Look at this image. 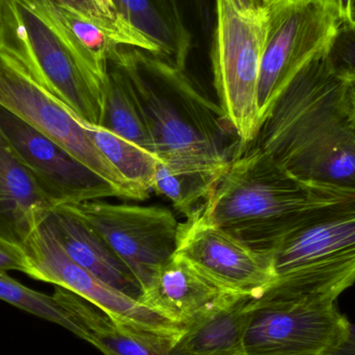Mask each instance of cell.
<instances>
[{
    "instance_id": "6da1fadb",
    "label": "cell",
    "mask_w": 355,
    "mask_h": 355,
    "mask_svg": "<svg viewBox=\"0 0 355 355\" xmlns=\"http://www.w3.org/2000/svg\"><path fill=\"white\" fill-rule=\"evenodd\" d=\"M325 52L292 77L250 146L304 183L355 194L349 83L331 72Z\"/></svg>"
},
{
    "instance_id": "7a4b0ae2",
    "label": "cell",
    "mask_w": 355,
    "mask_h": 355,
    "mask_svg": "<svg viewBox=\"0 0 355 355\" xmlns=\"http://www.w3.org/2000/svg\"><path fill=\"white\" fill-rule=\"evenodd\" d=\"M110 62L126 77L160 162L177 168H225L244 151L220 105L186 69L130 47L116 50Z\"/></svg>"
},
{
    "instance_id": "3957f363",
    "label": "cell",
    "mask_w": 355,
    "mask_h": 355,
    "mask_svg": "<svg viewBox=\"0 0 355 355\" xmlns=\"http://www.w3.org/2000/svg\"><path fill=\"white\" fill-rule=\"evenodd\" d=\"M354 204V193L304 183L250 146L198 212L252 250L271 254L290 234Z\"/></svg>"
},
{
    "instance_id": "277c9868",
    "label": "cell",
    "mask_w": 355,
    "mask_h": 355,
    "mask_svg": "<svg viewBox=\"0 0 355 355\" xmlns=\"http://www.w3.org/2000/svg\"><path fill=\"white\" fill-rule=\"evenodd\" d=\"M2 49L83 122L100 126L108 72L100 71L54 16L48 0H0Z\"/></svg>"
},
{
    "instance_id": "5b68a950",
    "label": "cell",
    "mask_w": 355,
    "mask_h": 355,
    "mask_svg": "<svg viewBox=\"0 0 355 355\" xmlns=\"http://www.w3.org/2000/svg\"><path fill=\"white\" fill-rule=\"evenodd\" d=\"M213 83L218 103L244 150L260 129L258 94L267 31L265 6L214 0Z\"/></svg>"
},
{
    "instance_id": "8992f818",
    "label": "cell",
    "mask_w": 355,
    "mask_h": 355,
    "mask_svg": "<svg viewBox=\"0 0 355 355\" xmlns=\"http://www.w3.org/2000/svg\"><path fill=\"white\" fill-rule=\"evenodd\" d=\"M269 289L324 304L355 284V204L300 227L271 252Z\"/></svg>"
},
{
    "instance_id": "52a82bcc",
    "label": "cell",
    "mask_w": 355,
    "mask_h": 355,
    "mask_svg": "<svg viewBox=\"0 0 355 355\" xmlns=\"http://www.w3.org/2000/svg\"><path fill=\"white\" fill-rule=\"evenodd\" d=\"M0 105L68 150L112 184L123 198L144 200L147 194L129 183L91 141L79 119L14 55L0 49Z\"/></svg>"
},
{
    "instance_id": "ba28073f",
    "label": "cell",
    "mask_w": 355,
    "mask_h": 355,
    "mask_svg": "<svg viewBox=\"0 0 355 355\" xmlns=\"http://www.w3.org/2000/svg\"><path fill=\"white\" fill-rule=\"evenodd\" d=\"M264 6L267 31L258 94L261 123L292 77L327 51L341 24L324 0H268Z\"/></svg>"
},
{
    "instance_id": "9c48e42d",
    "label": "cell",
    "mask_w": 355,
    "mask_h": 355,
    "mask_svg": "<svg viewBox=\"0 0 355 355\" xmlns=\"http://www.w3.org/2000/svg\"><path fill=\"white\" fill-rule=\"evenodd\" d=\"M23 250L28 259L29 277L80 296L105 313L123 331L155 346L175 343L183 334V327L173 324L71 260L43 223Z\"/></svg>"
},
{
    "instance_id": "30bf717a",
    "label": "cell",
    "mask_w": 355,
    "mask_h": 355,
    "mask_svg": "<svg viewBox=\"0 0 355 355\" xmlns=\"http://www.w3.org/2000/svg\"><path fill=\"white\" fill-rule=\"evenodd\" d=\"M348 323L337 304L267 290L250 300L246 354L322 355L339 343Z\"/></svg>"
},
{
    "instance_id": "8fae6325",
    "label": "cell",
    "mask_w": 355,
    "mask_h": 355,
    "mask_svg": "<svg viewBox=\"0 0 355 355\" xmlns=\"http://www.w3.org/2000/svg\"><path fill=\"white\" fill-rule=\"evenodd\" d=\"M66 206L107 242L143 291L176 254L181 223L168 209L103 200Z\"/></svg>"
},
{
    "instance_id": "7c38bea8",
    "label": "cell",
    "mask_w": 355,
    "mask_h": 355,
    "mask_svg": "<svg viewBox=\"0 0 355 355\" xmlns=\"http://www.w3.org/2000/svg\"><path fill=\"white\" fill-rule=\"evenodd\" d=\"M0 132L40 188L58 206L123 198L112 184L55 141L0 105Z\"/></svg>"
},
{
    "instance_id": "4fadbf2b",
    "label": "cell",
    "mask_w": 355,
    "mask_h": 355,
    "mask_svg": "<svg viewBox=\"0 0 355 355\" xmlns=\"http://www.w3.org/2000/svg\"><path fill=\"white\" fill-rule=\"evenodd\" d=\"M176 254L240 295L260 297L275 281L271 254L252 250L198 211L180 225Z\"/></svg>"
},
{
    "instance_id": "5bb4252c",
    "label": "cell",
    "mask_w": 355,
    "mask_h": 355,
    "mask_svg": "<svg viewBox=\"0 0 355 355\" xmlns=\"http://www.w3.org/2000/svg\"><path fill=\"white\" fill-rule=\"evenodd\" d=\"M243 296L225 289L187 259L175 254L160 267L139 302L186 329Z\"/></svg>"
},
{
    "instance_id": "9a60e30c",
    "label": "cell",
    "mask_w": 355,
    "mask_h": 355,
    "mask_svg": "<svg viewBox=\"0 0 355 355\" xmlns=\"http://www.w3.org/2000/svg\"><path fill=\"white\" fill-rule=\"evenodd\" d=\"M43 225L67 256L92 275L139 300L143 288L107 242L66 205L50 211Z\"/></svg>"
},
{
    "instance_id": "2e32d148",
    "label": "cell",
    "mask_w": 355,
    "mask_h": 355,
    "mask_svg": "<svg viewBox=\"0 0 355 355\" xmlns=\"http://www.w3.org/2000/svg\"><path fill=\"white\" fill-rule=\"evenodd\" d=\"M55 207L0 132V237L24 248Z\"/></svg>"
},
{
    "instance_id": "e0dca14e",
    "label": "cell",
    "mask_w": 355,
    "mask_h": 355,
    "mask_svg": "<svg viewBox=\"0 0 355 355\" xmlns=\"http://www.w3.org/2000/svg\"><path fill=\"white\" fill-rule=\"evenodd\" d=\"M119 14L151 40L160 58L186 69L192 37L179 0H114Z\"/></svg>"
},
{
    "instance_id": "ac0fdd59",
    "label": "cell",
    "mask_w": 355,
    "mask_h": 355,
    "mask_svg": "<svg viewBox=\"0 0 355 355\" xmlns=\"http://www.w3.org/2000/svg\"><path fill=\"white\" fill-rule=\"evenodd\" d=\"M252 298H238L184 329L172 355H248L244 338Z\"/></svg>"
},
{
    "instance_id": "d6986e66",
    "label": "cell",
    "mask_w": 355,
    "mask_h": 355,
    "mask_svg": "<svg viewBox=\"0 0 355 355\" xmlns=\"http://www.w3.org/2000/svg\"><path fill=\"white\" fill-rule=\"evenodd\" d=\"M54 298L80 327L85 341L104 355H164L118 327L105 313L69 290L55 286ZM172 355V354H171Z\"/></svg>"
},
{
    "instance_id": "ffe728a7",
    "label": "cell",
    "mask_w": 355,
    "mask_h": 355,
    "mask_svg": "<svg viewBox=\"0 0 355 355\" xmlns=\"http://www.w3.org/2000/svg\"><path fill=\"white\" fill-rule=\"evenodd\" d=\"M227 168H177L159 162L153 190L189 218L204 206Z\"/></svg>"
},
{
    "instance_id": "44dd1931",
    "label": "cell",
    "mask_w": 355,
    "mask_h": 355,
    "mask_svg": "<svg viewBox=\"0 0 355 355\" xmlns=\"http://www.w3.org/2000/svg\"><path fill=\"white\" fill-rule=\"evenodd\" d=\"M80 122L91 141L112 166L129 183L149 196L160 162L157 156L104 127Z\"/></svg>"
},
{
    "instance_id": "7402d4cb",
    "label": "cell",
    "mask_w": 355,
    "mask_h": 355,
    "mask_svg": "<svg viewBox=\"0 0 355 355\" xmlns=\"http://www.w3.org/2000/svg\"><path fill=\"white\" fill-rule=\"evenodd\" d=\"M100 126L155 154L153 141L130 85L122 71L112 62H108L107 87Z\"/></svg>"
},
{
    "instance_id": "603a6c76",
    "label": "cell",
    "mask_w": 355,
    "mask_h": 355,
    "mask_svg": "<svg viewBox=\"0 0 355 355\" xmlns=\"http://www.w3.org/2000/svg\"><path fill=\"white\" fill-rule=\"evenodd\" d=\"M0 300L40 318L60 325L80 339L83 340L85 338L80 327L71 319L53 295H46L25 287L4 271H0Z\"/></svg>"
},
{
    "instance_id": "cb8c5ba5",
    "label": "cell",
    "mask_w": 355,
    "mask_h": 355,
    "mask_svg": "<svg viewBox=\"0 0 355 355\" xmlns=\"http://www.w3.org/2000/svg\"><path fill=\"white\" fill-rule=\"evenodd\" d=\"M325 58L336 76L347 83L355 80V23L340 24Z\"/></svg>"
},
{
    "instance_id": "d4e9b609",
    "label": "cell",
    "mask_w": 355,
    "mask_h": 355,
    "mask_svg": "<svg viewBox=\"0 0 355 355\" xmlns=\"http://www.w3.org/2000/svg\"><path fill=\"white\" fill-rule=\"evenodd\" d=\"M51 1L104 24L118 27H133L119 14L114 0H51Z\"/></svg>"
},
{
    "instance_id": "484cf974",
    "label": "cell",
    "mask_w": 355,
    "mask_h": 355,
    "mask_svg": "<svg viewBox=\"0 0 355 355\" xmlns=\"http://www.w3.org/2000/svg\"><path fill=\"white\" fill-rule=\"evenodd\" d=\"M0 271H20L28 275L29 264L26 252L20 246L0 237Z\"/></svg>"
},
{
    "instance_id": "4316f807",
    "label": "cell",
    "mask_w": 355,
    "mask_h": 355,
    "mask_svg": "<svg viewBox=\"0 0 355 355\" xmlns=\"http://www.w3.org/2000/svg\"><path fill=\"white\" fill-rule=\"evenodd\" d=\"M322 355H355V323H348L343 338Z\"/></svg>"
},
{
    "instance_id": "83f0119b",
    "label": "cell",
    "mask_w": 355,
    "mask_h": 355,
    "mask_svg": "<svg viewBox=\"0 0 355 355\" xmlns=\"http://www.w3.org/2000/svg\"><path fill=\"white\" fill-rule=\"evenodd\" d=\"M337 14L340 23H352V0H324Z\"/></svg>"
},
{
    "instance_id": "f1b7e54d",
    "label": "cell",
    "mask_w": 355,
    "mask_h": 355,
    "mask_svg": "<svg viewBox=\"0 0 355 355\" xmlns=\"http://www.w3.org/2000/svg\"><path fill=\"white\" fill-rule=\"evenodd\" d=\"M190 3L193 6L198 14V18L200 19L204 26L209 25V18H210V12H209V0H189Z\"/></svg>"
},
{
    "instance_id": "f546056e",
    "label": "cell",
    "mask_w": 355,
    "mask_h": 355,
    "mask_svg": "<svg viewBox=\"0 0 355 355\" xmlns=\"http://www.w3.org/2000/svg\"><path fill=\"white\" fill-rule=\"evenodd\" d=\"M348 83H349L350 110H352V116L355 124V80Z\"/></svg>"
},
{
    "instance_id": "4dcf8cb0",
    "label": "cell",
    "mask_w": 355,
    "mask_h": 355,
    "mask_svg": "<svg viewBox=\"0 0 355 355\" xmlns=\"http://www.w3.org/2000/svg\"><path fill=\"white\" fill-rule=\"evenodd\" d=\"M244 3L250 4L254 6H264L268 0H241Z\"/></svg>"
},
{
    "instance_id": "1f68e13d",
    "label": "cell",
    "mask_w": 355,
    "mask_h": 355,
    "mask_svg": "<svg viewBox=\"0 0 355 355\" xmlns=\"http://www.w3.org/2000/svg\"><path fill=\"white\" fill-rule=\"evenodd\" d=\"M352 21L355 23V0H352Z\"/></svg>"
},
{
    "instance_id": "d6a6232c",
    "label": "cell",
    "mask_w": 355,
    "mask_h": 355,
    "mask_svg": "<svg viewBox=\"0 0 355 355\" xmlns=\"http://www.w3.org/2000/svg\"><path fill=\"white\" fill-rule=\"evenodd\" d=\"M0 49H2V47H1V29H0Z\"/></svg>"
}]
</instances>
